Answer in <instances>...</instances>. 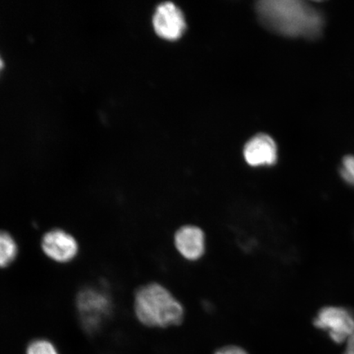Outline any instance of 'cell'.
Returning a JSON list of instances; mask_svg holds the SVG:
<instances>
[{"instance_id":"cell-1","label":"cell","mask_w":354,"mask_h":354,"mask_svg":"<svg viewBox=\"0 0 354 354\" xmlns=\"http://www.w3.org/2000/svg\"><path fill=\"white\" fill-rule=\"evenodd\" d=\"M256 10L266 28L285 37L316 39L325 28L324 15L308 2L262 0Z\"/></svg>"},{"instance_id":"cell-2","label":"cell","mask_w":354,"mask_h":354,"mask_svg":"<svg viewBox=\"0 0 354 354\" xmlns=\"http://www.w3.org/2000/svg\"><path fill=\"white\" fill-rule=\"evenodd\" d=\"M134 306L137 318L146 326L167 328L179 326L184 320L183 304L158 283L139 288L135 295Z\"/></svg>"},{"instance_id":"cell-3","label":"cell","mask_w":354,"mask_h":354,"mask_svg":"<svg viewBox=\"0 0 354 354\" xmlns=\"http://www.w3.org/2000/svg\"><path fill=\"white\" fill-rule=\"evenodd\" d=\"M77 308L83 328L94 334L112 313V297L104 286H87L79 292Z\"/></svg>"},{"instance_id":"cell-4","label":"cell","mask_w":354,"mask_h":354,"mask_svg":"<svg viewBox=\"0 0 354 354\" xmlns=\"http://www.w3.org/2000/svg\"><path fill=\"white\" fill-rule=\"evenodd\" d=\"M313 324L326 332L332 342L346 343L354 333V313L344 307L326 306L317 313Z\"/></svg>"},{"instance_id":"cell-5","label":"cell","mask_w":354,"mask_h":354,"mask_svg":"<svg viewBox=\"0 0 354 354\" xmlns=\"http://www.w3.org/2000/svg\"><path fill=\"white\" fill-rule=\"evenodd\" d=\"M42 250L48 258L60 263H69L78 254V242L73 234L62 229H54L42 238Z\"/></svg>"},{"instance_id":"cell-6","label":"cell","mask_w":354,"mask_h":354,"mask_svg":"<svg viewBox=\"0 0 354 354\" xmlns=\"http://www.w3.org/2000/svg\"><path fill=\"white\" fill-rule=\"evenodd\" d=\"M153 22L155 32L163 39L174 41L180 38L185 32L183 13L170 2L163 3L157 8Z\"/></svg>"},{"instance_id":"cell-7","label":"cell","mask_w":354,"mask_h":354,"mask_svg":"<svg viewBox=\"0 0 354 354\" xmlns=\"http://www.w3.org/2000/svg\"><path fill=\"white\" fill-rule=\"evenodd\" d=\"M174 243L177 251L185 259L196 261L205 254V233L196 225H184L177 230Z\"/></svg>"},{"instance_id":"cell-8","label":"cell","mask_w":354,"mask_h":354,"mask_svg":"<svg viewBox=\"0 0 354 354\" xmlns=\"http://www.w3.org/2000/svg\"><path fill=\"white\" fill-rule=\"evenodd\" d=\"M243 154L251 166L273 165L277 159V145L268 136H256L247 143Z\"/></svg>"},{"instance_id":"cell-9","label":"cell","mask_w":354,"mask_h":354,"mask_svg":"<svg viewBox=\"0 0 354 354\" xmlns=\"http://www.w3.org/2000/svg\"><path fill=\"white\" fill-rule=\"evenodd\" d=\"M19 246L10 233L0 231V268H7L15 262Z\"/></svg>"},{"instance_id":"cell-10","label":"cell","mask_w":354,"mask_h":354,"mask_svg":"<svg viewBox=\"0 0 354 354\" xmlns=\"http://www.w3.org/2000/svg\"><path fill=\"white\" fill-rule=\"evenodd\" d=\"M339 172L344 183L354 187V155L348 154L343 158Z\"/></svg>"},{"instance_id":"cell-11","label":"cell","mask_w":354,"mask_h":354,"mask_svg":"<svg viewBox=\"0 0 354 354\" xmlns=\"http://www.w3.org/2000/svg\"><path fill=\"white\" fill-rule=\"evenodd\" d=\"M26 354H59L55 345L48 340L39 339L28 345Z\"/></svg>"},{"instance_id":"cell-12","label":"cell","mask_w":354,"mask_h":354,"mask_svg":"<svg viewBox=\"0 0 354 354\" xmlns=\"http://www.w3.org/2000/svg\"><path fill=\"white\" fill-rule=\"evenodd\" d=\"M214 354H249L248 353L245 349L238 347L233 346V345H230V346H225L223 348H221L216 351Z\"/></svg>"},{"instance_id":"cell-13","label":"cell","mask_w":354,"mask_h":354,"mask_svg":"<svg viewBox=\"0 0 354 354\" xmlns=\"http://www.w3.org/2000/svg\"><path fill=\"white\" fill-rule=\"evenodd\" d=\"M343 354H354V333L347 340L346 348Z\"/></svg>"},{"instance_id":"cell-14","label":"cell","mask_w":354,"mask_h":354,"mask_svg":"<svg viewBox=\"0 0 354 354\" xmlns=\"http://www.w3.org/2000/svg\"><path fill=\"white\" fill-rule=\"evenodd\" d=\"M3 66V61H2L1 57H0V71H1V70H2Z\"/></svg>"}]
</instances>
